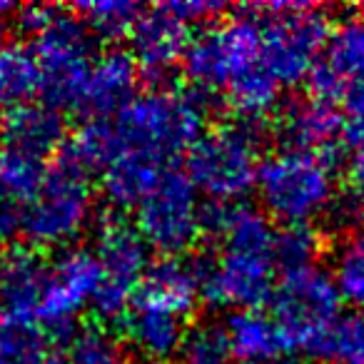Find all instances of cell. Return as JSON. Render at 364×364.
Instances as JSON below:
<instances>
[{
	"instance_id": "6da1fadb",
	"label": "cell",
	"mask_w": 364,
	"mask_h": 364,
	"mask_svg": "<svg viewBox=\"0 0 364 364\" xmlns=\"http://www.w3.org/2000/svg\"><path fill=\"white\" fill-rule=\"evenodd\" d=\"M203 230L223 250L203 264V299L210 307L250 312L269 302L277 287L274 235L267 215L242 203H210L203 208Z\"/></svg>"
},
{
	"instance_id": "7a4b0ae2",
	"label": "cell",
	"mask_w": 364,
	"mask_h": 364,
	"mask_svg": "<svg viewBox=\"0 0 364 364\" xmlns=\"http://www.w3.org/2000/svg\"><path fill=\"white\" fill-rule=\"evenodd\" d=\"M105 122L110 135V165L127 162L167 167L177 155L193 150L203 137L205 97L188 87H150Z\"/></svg>"
},
{
	"instance_id": "3957f363",
	"label": "cell",
	"mask_w": 364,
	"mask_h": 364,
	"mask_svg": "<svg viewBox=\"0 0 364 364\" xmlns=\"http://www.w3.org/2000/svg\"><path fill=\"white\" fill-rule=\"evenodd\" d=\"M334 167L317 155L287 147L267 155L255 188L264 213L282 225H309L322 218L339 193Z\"/></svg>"
},
{
	"instance_id": "277c9868",
	"label": "cell",
	"mask_w": 364,
	"mask_h": 364,
	"mask_svg": "<svg viewBox=\"0 0 364 364\" xmlns=\"http://www.w3.org/2000/svg\"><path fill=\"white\" fill-rule=\"evenodd\" d=\"M90 175L58 157L41 190L23 205L21 235L41 250L68 247L87 230L92 220Z\"/></svg>"
},
{
	"instance_id": "5b68a950",
	"label": "cell",
	"mask_w": 364,
	"mask_h": 364,
	"mask_svg": "<svg viewBox=\"0 0 364 364\" xmlns=\"http://www.w3.org/2000/svg\"><path fill=\"white\" fill-rule=\"evenodd\" d=\"M264 16L262 63L282 87L309 80L329 43V18L309 3H269L257 6Z\"/></svg>"
},
{
	"instance_id": "8992f818",
	"label": "cell",
	"mask_w": 364,
	"mask_h": 364,
	"mask_svg": "<svg viewBox=\"0 0 364 364\" xmlns=\"http://www.w3.org/2000/svg\"><path fill=\"white\" fill-rule=\"evenodd\" d=\"M257 135L247 125H218L205 130L188 152V175L210 203H240L257 188Z\"/></svg>"
},
{
	"instance_id": "52a82bcc",
	"label": "cell",
	"mask_w": 364,
	"mask_h": 364,
	"mask_svg": "<svg viewBox=\"0 0 364 364\" xmlns=\"http://www.w3.org/2000/svg\"><path fill=\"white\" fill-rule=\"evenodd\" d=\"M185 73L200 95L228 92L247 73L262 68V28L255 18H228L205 28L185 53Z\"/></svg>"
},
{
	"instance_id": "ba28073f",
	"label": "cell",
	"mask_w": 364,
	"mask_h": 364,
	"mask_svg": "<svg viewBox=\"0 0 364 364\" xmlns=\"http://www.w3.org/2000/svg\"><path fill=\"white\" fill-rule=\"evenodd\" d=\"M203 208L188 172L170 165L152 180L132 213L142 240L165 257H175L203 232Z\"/></svg>"
},
{
	"instance_id": "9c48e42d",
	"label": "cell",
	"mask_w": 364,
	"mask_h": 364,
	"mask_svg": "<svg viewBox=\"0 0 364 364\" xmlns=\"http://www.w3.org/2000/svg\"><path fill=\"white\" fill-rule=\"evenodd\" d=\"M223 11V3L213 0H170L142 11L130 36L137 68L152 80L165 77L177 63L185 60L195 23L208 21Z\"/></svg>"
},
{
	"instance_id": "30bf717a",
	"label": "cell",
	"mask_w": 364,
	"mask_h": 364,
	"mask_svg": "<svg viewBox=\"0 0 364 364\" xmlns=\"http://www.w3.org/2000/svg\"><path fill=\"white\" fill-rule=\"evenodd\" d=\"M33 53L43 68V95L55 110L75 112L85 77L95 60L92 36L80 18L58 11L43 33L33 38Z\"/></svg>"
},
{
	"instance_id": "8fae6325",
	"label": "cell",
	"mask_w": 364,
	"mask_h": 364,
	"mask_svg": "<svg viewBox=\"0 0 364 364\" xmlns=\"http://www.w3.org/2000/svg\"><path fill=\"white\" fill-rule=\"evenodd\" d=\"M95 257L100 262V289L92 307L97 317L115 319L130 312L145 274L150 269V245L142 240L137 228L127 225L122 218H102L95 232Z\"/></svg>"
},
{
	"instance_id": "7c38bea8",
	"label": "cell",
	"mask_w": 364,
	"mask_h": 364,
	"mask_svg": "<svg viewBox=\"0 0 364 364\" xmlns=\"http://www.w3.org/2000/svg\"><path fill=\"white\" fill-rule=\"evenodd\" d=\"M100 262L85 247H70L50 264L46 292L38 304L36 322L46 332L70 337L77 314L92 304L100 289Z\"/></svg>"
},
{
	"instance_id": "4fadbf2b",
	"label": "cell",
	"mask_w": 364,
	"mask_h": 364,
	"mask_svg": "<svg viewBox=\"0 0 364 364\" xmlns=\"http://www.w3.org/2000/svg\"><path fill=\"white\" fill-rule=\"evenodd\" d=\"M272 314L299 339L327 324L339 314L342 294L337 289L332 272L319 264L282 272L272 294Z\"/></svg>"
},
{
	"instance_id": "5bb4252c",
	"label": "cell",
	"mask_w": 364,
	"mask_h": 364,
	"mask_svg": "<svg viewBox=\"0 0 364 364\" xmlns=\"http://www.w3.org/2000/svg\"><path fill=\"white\" fill-rule=\"evenodd\" d=\"M277 127L279 140L287 150L309 152L332 165H337L344 152L347 125L344 112H339L334 102H324L319 97L294 100L282 110Z\"/></svg>"
},
{
	"instance_id": "9a60e30c",
	"label": "cell",
	"mask_w": 364,
	"mask_h": 364,
	"mask_svg": "<svg viewBox=\"0 0 364 364\" xmlns=\"http://www.w3.org/2000/svg\"><path fill=\"white\" fill-rule=\"evenodd\" d=\"M137 73L140 68L132 53L105 50L102 55H95L75 112L87 120H107L117 115L135 97Z\"/></svg>"
},
{
	"instance_id": "2e32d148",
	"label": "cell",
	"mask_w": 364,
	"mask_h": 364,
	"mask_svg": "<svg viewBox=\"0 0 364 364\" xmlns=\"http://www.w3.org/2000/svg\"><path fill=\"white\" fill-rule=\"evenodd\" d=\"M364 80V21H344L329 36L324 55L314 68L309 85L324 102L344 100L352 85Z\"/></svg>"
},
{
	"instance_id": "e0dca14e",
	"label": "cell",
	"mask_w": 364,
	"mask_h": 364,
	"mask_svg": "<svg viewBox=\"0 0 364 364\" xmlns=\"http://www.w3.org/2000/svg\"><path fill=\"white\" fill-rule=\"evenodd\" d=\"M200 297H203V264L175 255V257H162L147 269L135 302L167 309L188 319Z\"/></svg>"
},
{
	"instance_id": "ac0fdd59",
	"label": "cell",
	"mask_w": 364,
	"mask_h": 364,
	"mask_svg": "<svg viewBox=\"0 0 364 364\" xmlns=\"http://www.w3.org/2000/svg\"><path fill=\"white\" fill-rule=\"evenodd\" d=\"M225 327L232 344L235 364H277L299 344V339L274 314H264L259 309L235 312Z\"/></svg>"
},
{
	"instance_id": "d6986e66",
	"label": "cell",
	"mask_w": 364,
	"mask_h": 364,
	"mask_svg": "<svg viewBox=\"0 0 364 364\" xmlns=\"http://www.w3.org/2000/svg\"><path fill=\"white\" fill-rule=\"evenodd\" d=\"M125 337L142 359L167 364V359L182 352L188 324L167 309L132 302L130 312L125 314Z\"/></svg>"
},
{
	"instance_id": "ffe728a7",
	"label": "cell",
	"mask_w": 364,
	"mask_h": 364,
	"mask_svg": "<svg viewBox=\"0 0 364 364\" xmlns=\"http://www.w3.org/2000/svg\"><path fill=\"white\" fill-rule=\"evenodd\" d=\"M3 142L38 157H48L65 147V120L48 102H31L11 110L3 120Z\"/></svg>"
},
{
	"instance_id": "44dd1931",
	"label": "cell",
	"mask_w": 364,
	"mask_h": 364,
	"mask_svg": "<svg viewBox=\"0 0 364 364\" xmlns=\"http://www.w3.org/2000/svg\"><path fill=\"white\" fill-rule=\"evenodd\" d=\"M50 264L33 250H16L3 259V304L11 317L36 322Z\"/></svg>"
},
{
	"instance_id": "7402d4cb",
	"label": "cell",
	"mask_w": 364,
	"mask_h": 364,
	"mask_svg": "<svg viewBox=\"0 0 364 364\" xmlns=\"http://www.w3.org/2000/svg\"><path fill=\"white\" fill-rule=\"evenodd\" d=\"M312 362L352 364L364 359V309H347L302 339Z\"/></svg>"
},
{
	"instance_id": "603a6c76",
	"label": "cell",
	"mask_w": 364,
	"mask_h": 364,
	"mask_svg": "<svg viewBox=\"0 0 364 364\" xmlns=\"http://www.w3.org/2000/svg\"><path fill=\"white\" fill-rule=\"evenodd\" d=\"M43 68L33 48L8 43L0 50V107L11 112L31 105L43 92Z\"/></svg>"
},
{
	"instance_id": "cb8c5ba5",
	"label": "cell",
	"mask_w": 364,
	"mask_h": 364,
	"mask_svg": "<svg viewBox=\"0 0 364 364\" xmlns=\"http://www.w3.org/2000/svg\"><path fill=\"white\" fill-rule=\"evenodd\" d=\"M0 364H63V359L41 324L6 314L0 319Z\"/></svg>"
},
{
	"instance_id": "d4e9b609",
	"label": "cell",
	"mask_w": 364,
	"mask_h": 364,
	"mask_svg": "<svg viewBox=\"0 0 364 364\" xmlns=\"http://www.w3.org/2000/svg\"><path fill=\"white\" fill-rule=\"evenodd\" d=\"M48 170L50 167L46 157L3 142L0 145V198H6L8 203L23 210V205L41 190Z\"/></svg>"
},
{
	"instance_id": "484cf974",
	"label": "cell",
	"mask_w": 364,
	"mask_h": 364,
	"mask_svg": "<svg viewBox=\"0 0 364 364\" xmlns=\"http://www.w3.org/2000/svg\"><path fill=\"white\" fill-rule=\"evenodd\" d=\"M279 82L269 75L267 68H257V70L247 73L242 80H237L235 85L228 87L225 97L228 105L237 112L242 120L257 122L262 117H267L269 112L277 110L279 102Z\"/></svg>"
},
{
	"instance_id": "4316f807",
	"label": "cell",
	"mask_w": 364,
	"mask_h": 364,
	"mask_svg": "<svg viewBox=\"0 0 364 364\" xmlns=\"http://www.w3.org/2000/svg\"><path fill=\"white\" fill-rule=\"evenodd\" d=\"M77 18L82 26L102 41H120L132 36L142 11L132 0H90V3H77Z\"/></svg>"
},
{
	"instance_id": "83f0119b",
	"label": "cell",
	"mask_w": 364,
	"mask_h": 364,
	"mask_svg": "<svg viewBox=\"0 0 364 364\" xmlns=\"http://www.w3.org/2000/svg\"><path fill=\"white\" fill-rule=\"evenodd\" d=\"M63 364H135L120 339L100 327L77 329L68 337Z\"/></svg>"
},
{
	"instance_id": "f1b7e54d",
	"label": "cell",
	"mask_w": 364,
	"mask_h": 364,
	"mask_svg": "<svg viewBox=\"0 0 364 364\" xmlns=\"http://www.w3.org/2000/svg\"><path fill=\"white\" fill-rule=\"evenodd\" d=\"M332 277L344 302L364 309V228L342 237L334 252Z\"/></svg>"
},
{
	"instance_id": "f546056e",
	"label": "cell",
	"mask_w": 364,
	"mask_h": 364,
	"mask_svg": "<svg viewBox=\"0 0 364 364\" xmlns=\"http://www.w3.org/2000/svg\"><path fill=\"white\" fill-rule=\"evenodd\" d=\"M180 354L182 364H235L228 327L218 322H200L188 329Z\"/></svg>"
},
{
	"instance_id": "4dcf8cb0",
	"label": "cell",
	"mask_w": 364,
	"mask_h": 364,
	"mask_svg": "<svg viewBox=\"0 0 364 364\" xmlns=\"http://www.w3.org/2000/svg\"><path fill=\"white\" fill-rule=\"evenodd\" d=\"M319 247L322 240L312 230V225H284L282 230H277L274 235V262L277 269L282 272H292V269H302L309 264H317Z\"/></svg>"
},
{
	"instance_id": "1f68e13d",
	"label": "cell",
	"mask_w": 364,
	"mask_h": 364,
	"mask_svg": "<svg viewBox=\"0 0 364 364\" xmlns=\"http://www.w3.org/2000/svg\"><path fill=\"white\" fill-rule=\"evenodd\" d=\"M324 218H327L329 228L339 230V232H344V235L362 230L364 228V193L357 188L339 190V193L334 195L329 210L324 213Z\"/></svg>"
},
{
	"instance_id": "d6a6232c",
	"label": "cell",
	"mask_w": 364,
	"mask_h": 364,
	"mask_svg": "<svg viewBox=\"0 0 364 364\" xmlns=\"http://www.w3.org/2000/svg\"><path fill=\"white\" fill-rule=\"evenodd\" d=\"M342 102H344V125H347V142L352 147L364 145V80L349 87Z\"/></svg>"
},
{
	"instance_id": "836d02e7",
	"label": "cell",
	"mask_w": 364,
	"mask_h": 364,
	"mask_svg": "<svg viewBox=\"0 0 364 364\" xmlns=\"http://www.w3.org/2000/svg\"><path fill=\"white\" fill-rule=\"evenodd\" d=\"M58 11H60V8H55V6H28V8H21V11H18L16 23L26 36L36 38L38 33L46 31L48 23L55 18Z\"/></svg>"
},
{
	"instance_id": "e575fe53",
	"label": "cell",
	"mask_w": 364,
	"mask_h": 364,
	"mask_svg": "<svg viewBox=\"0 0 364 364\" xmlns=\"http://www.w3.org/2000/svg\"><path fill=\"white\" fill-rule=\"evenodd\" d=\"M21 232V208L0 198V242Z\"/></svg>"
},
{
	"instance_id": "d590c367",
	"label": "cell",
	"mask_w": 364,
	"mask_h": 364,
	"mask_svg": "<svg viewBox=\"0 0 364 364\" xmlns=\"http://www.w3.org/2000/svg\"><path fill=\"white\" fill-rule=\"evenodd\" d=\"M8 6H3V3H0V50H3V48L8 46L6 43V36H8Z\"/></svg>"
},
{
	"instance_id": "8d00e7d4",
	"label": "cell",
	"mask_w": 364,
	"mask_h": 364,
	"mask_svg": "<svg viewBox=\"0 0 364 364\" xmlns=\"http://www.w3.org/2000/svg\"><path fill=\"white\" fill-rule=\"evenodd\" d=\"M277 364H307L304 359H294V357H287V359H282V362H277Z\"/></svg>"
},
{
	"instance_id": "74e56055",
	"label": "cell",
	"mask_w": 364,
	"mask_h": 364,
	"mask_svg": "<svg viewBox=\"0 0 364 364\" xmlns=\"http://www.w3.org/2000/svg\"><path fill=\"white\" fill-rule=\"evenodd\" d=\"M0 304H3V259H0Z\"/></svg>"
},
{
	"instance_id": "f35d334b",
	"label": "cell",
	"mask_w": 364,
	"mask_h": 364,
	"mask_svg": "<svg viewBox=\"0 0 364 364\" xmlns=\"http://www.w3.org/2000/svg\"><path fill=\"white\" fill-rule=\"evenodd\" d=\"M0 140H3V122H0Z\"/></svg>"
},
{
	"instance_id": "ab89813d",
	"label": "cell",
	"mask_w": 364,
	"mask_h": 364,
	"mask_svg": "<svg viewBox=\"0 0 364 364\" xmlns=\"http://www.w3.org/2000/svg\"><path fill=\"white\" fill-rule=\"evenodd\" d=\"M352 364H364V359H359V362H352Z\"/></svg>"
},
{
	"instance_id": "60d3db41",
	"label": "cell",
	"mask_w": 364,
	"mask_h": 364,
	"mask_svg": "<svg viewBox=\"0 0 364 364\" xmlns=\"http://www.w3.org/2000/svg\"><path fill=\"white\" fill-rule=\"evenodd\" d=\"M362 21H364V8H362Z\"/></svg>"
},
{
	"instance_id": "b9f144b4",
	"label": "cell",
	"mask_w": 364,
	"mask_h": 364,
	"mask_svg": "<svg viewBox=\"0 0 364 364\" xmlns=\"http://www.w3.org/2000/svg\"><path fill=\"white\" fill-rule=\"evenodd\" d=\"M167 364H172V362H167Z\"/></svg>"
}]
</instances>
